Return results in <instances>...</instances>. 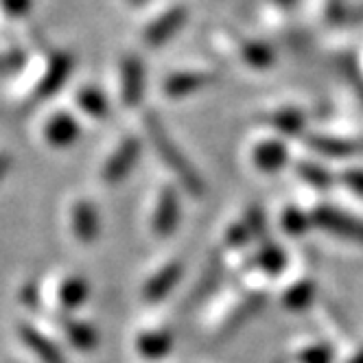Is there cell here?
<instances>
[{"mask_svg": "<svg viewBox=\"0 0 363 363\" xmlns=\"http://www.w3.org/2000/svg\"><path fill=\"white\" fill-rule=\"evenodd\" d=\"M313 298H315V284L311 280H300V282L291 284V287L284 291L282 304H284V308H289V311H304L306 306H311Z\"/></svg>", "mask_w": 363, "mask_h": 363, "instance_id": "18", "label": "cell"}, {"mask_svg": "<svg viewBox=\"0 0 363 363\" xmlns=\"http://www.w3.org/2000/svg\"><path fill=\"white\" fill-rule=\"evenodd\" d=\"M177 221H179V199L175 191L164 189L158 197V203H155L151 228L158 237H169L177 228Z\"/></svg>", "mask_w": 363, "mask_h": 363, "instance_id": "7", "label": "cell"}, {"mask_svg": "<svg viewBox=\"0 0 363 363\" xmlns=\"http://www.w3.org/2000/svg\"><path fill=\"white\" fill-rule=\"evenodd\" d=\"M342 182L344 184L359 197H363V169H348L344 175H342Z\"/></svg>", "mask_w": 363, "mask_h": 363, "instance_id": "28", "label": "cell"}, {"mask_svg": "<svg viewBox=\"0 0 363 363\" xmlns=\"http://www.w3.org/2000/svg\"><path fill=\"white\" fill-rule=\"evenodd\" d=\"M64 330H66L68 342L77 350H82V352H90L99 344V335H96V330L90 324H84V322H66L64 324Z\"/></svg>", "mask_w": 363, "mask_h": 363, "instance_id": "17", "label": "cell"}, {"mask_svg": "<svg viewBox=\"0 0 363 363\" xmlns=\"http://www.w3.org/2000/svg\"><path fill=\"white\" fill-rule=\"evenodd\" d=\"M252 160L258 171L263 173H276L287 162V147L280 140H265L258 143L252 151Z\"/></svg>", "mask_w": 363, "mask_h": 363, "instance_id": "12", "label": "cell"}, {"mask_svg": "<svg viewBox=\"0 0 363 363\" xmlns=\"http://www.w3.org/2000/svg\"><path fill=\"white\" fill-rule=\"evenodd\" d=\"M241 55L254 68H267L274 62V53L269 50V46H265L261 42H250V44H245L243 50H241Z\"/></svg>", "mask_w": 363, "mask_h": 363, "instance_id": "23", "label": "cell"}, {"mask_svg": "<svg viewBox=\"0 0 363 363\" xmlns=\"http://www.w3.org/2000/svg\"><path fill=\"white\" fill-rule=\"evenodd\" d=\"M44 138L53 147H68L79 138V125L68 114H55L44 127Z\"/></svg>", "mask_w": 363, "mask_h": 363, "instance_id": "13", "label": "cell"}, {"mask_svg": "<svg viewBox=\"0 0 363 363\" xmlns=\"http://www.w3.org/2000/svg\"><path fill=\"white\" fill-rule=\"evenodd\" d=\"M70 223L74 237L79 239L84 245H90L96 235H99V215L94 211V206L86 199L77 201L70 211Z\"/></svg>", "mask_w": 363, "mask_h": 363, "instance_id": "9", "label": "cell"}, {"mask_svg": "<svg viewBox=\"0 0 363 363\" xmlns=\"http://www.w3.org/2000/svg\"><path fill=\"white\" fill-rule=\"evenodd\" d=\"M300 363H333V350L328 346H308L298 354Z\"/></svg>", "mask_w": 363, "mask_h": 363, "instance_id": "26", "label": "cell"}, {"mask_svg": "<svg viewBox=\"0 0 363 363\" xmlns=\"http://www.w3.org/2000/svg\"><path fill=\"white\" fill-rule=\"evenodd\" d=\"M258 267H261L263 272L267 274H278L284 269V263H287V258H284V252L274 245V243H265L261 247V252H258Z\"/></svg>", "mask_w": 363, "mask_h": 363, "instance_id": "22", "label": "cell"}, {"mask_svg": "<svg viewBox=\"0 0 363 363\" xmlns=\"http://www.w3.org/2000/svg\"><path fill=\"white\" fill-rule=\"evenodd\" d=\"M129 3H132V5H143L145 0H129Z\"/></svg>", "mask_w": 363, "mask_h": 363, "instance_id": "32", "label": "cell"}, {"mask_svg": "<svg viewBox=\"0 0 363 363\" xmlns=\"http://www.w3.org/2000/svg\"><path fill=\"white\" fill-rule=\"evenodd\" d=\"M269 123L284 136H298L304 129V116L296 108H284L269 116Z\"/></svg>", "mask_w": 363, "mask_h": 363, "instance_id": "19", "label": "cell"}, {"mask_svg": "<svg viewBox=\"0 0 363 363\" xmlns=\"http://www.w3.org/2000/svg\"><path fill=\"white\" fill-rule=\"evenodd\" d=\"M298 173H300L302 179H306L308 184H313L318 189H326V186H330V182H333L330 173L324 167L313 164V162H302L298 167Z\"/></svg>", "mask_w": 363, "mask_h": 363, "instance_id": "24", "label": "cell"}, {"mask_svg": "<svg viewBox=\"0 0 363 363\" xmlns=\"http://www.w3.org/2000/svg\"><path fill=\"white\" fill-rule=\"evenodd\" d=\"M140 153V143L136 138H125L116 151L110 155V160L103 167L101 179H106L108 184H118L121 179H125L129 175V171L134 169L136 160Z\"/></svg>", "mask_w": 363, "mask_h": 363, "instance_id": "3", "label": "cell"}, {"mask_svg": "<svg viewBox=\"0 0 363 363\" xmlns=\"http://www.w3.org/2000/svg\"><path fill=\"white\" fill-rule=\"evenodd\" d=\"M31 7V0H3V9L9 16H20L24 11H29Z\"/></svg>", "mask_w": 363, "mask_h": 363, "instance_id": "29", "label": "cell"}, {"mask_svg": "<svg viewBox=\"0 0 363 363\" xmlns=\"http://www.w3.org/2000/svg\"><path fill=\"white\" fill-rule=\"evenodd\" d=\"M88 298V282L79 276H70L60 284L57 300L64 311H72Z\"/></svg>", "mask_w": 363, "mask_h": 363, "instance_id": "16", "label": "cell"}, {"mask_svg": "<svg viewBox=\"0 0 363 363\" xmlns=\"http://www.w3.org/2000/svg\"><path fill=\"white\" fill-rule=\"evenodd\" d=\"M179 278H182V263L179 261H171L158 274H153L149 278V282L145 284V289H143V298L147 302H160V300H164L171 294V289L179 282Z\"/></svg>", "mask_w": 363, "mask_h": 363, "instance_id": "10", "label": "cell"}, {"mask_svg": "<svg viewBox=\"0 0 363 363\" xmlns=\"http://www.w3.org/2000/svg\"><path fill=\"white\" fill-rule=\"evenodd\" d=\"M175 337L169 330H149L136 337V352L145 359H162L173 350Z\"/></svg>", "mask_w": 363, "mask_h": 363, "instance_id": "14", "label": "cell"}, {"mask_svg": "<svg viewBox=\"0 0 363 363\" xmlns=\"http://www.w3.org/2000/svg\"><path fill=\"white\" fill-rule=\"evenodd\" d=\"M145 90V66L138 57H127L121 68V96L125 106H136Z\"/></svg>", "mask_w": 363, "mask_h": 363, "instance_id": "5", "label": "cell"}, {"mask_svg": "<svg viewBox=\"0 0 363 363\" xmlns=\"http://www.w3.org/2000/svg\"><path fill=\"white\" fill-rule=\"evenodd\" d=\"M186 22V9L184 7H171L167 13H162L158 20H153L147 31H145V42L147 46H162L171 38L177 35V31L184 27Z\"/></svg>", "mask_w": 363, "mask_h": 363, "instance_id": "4", "label": "cell"}, {"mask_svg": "<svg viewBox=\"0 0 363 363\" xmlns=\"http://www.w3.org/2000/svg\"><path fill=\"white\" fill-rule=\"evenodd\" d=\"M250 237H252V230H250L247 223L243 221V223H237L235 228H230V230H228L225 241H228V245H232V247H241V245H245V243L250 241Z\"/></svg>", "mask_w": 363, "mask_h": 363, "instance_id": "27", "label": "cell"}, {"mask_svg": "<svg viewBox=\"0 0 363 363\" xmlns=\"http://www.w3.org/2000/svg\"><path fill=\"white\" fill-rule=\"evenodd\" d=\"M77 101H79V108L94 118H101L108 114L106 96H103L96 88H84L79 94H77Z\"/></svg>", "mask_w": 363, "mask_h": 363, "instance_id": "21", "label": "cell"}, {"mask_svg": "<svg viewBox=\"0 0 363 363\" xmlns=\"http://www.w3.org/2000/svg\"><path fill=\"white\" fill-rule=\"evenodd\" d=\"M265 294H252L250 298H245L232 313L228 315V320L221 326V333H235L241 324L250 322L256 313H261V308L265 306Z\"/></svg>", "mask_w": 363, "mask_h": 363, "instance_id": "15", "label": "cell"}, {"mask_svg": "<svg viewBox=\"0 0 363 363\" xmlns=\"http://www.w3.org/2000/svg\"><path fill=\"white\" fill-rule=\"evenodd\" d=\"M282 228L287 230L289 235L298 237V235H302V232L308 230V217L298 208H287L282 213Z\"/></svg>", "mask_w": 363, "mask_h": 363, "instance_id": "25", "label": "cell"}, {"mask_svg": "<svg viewBox=\"0 0 363 363\" xmlns=\"http://www.w3.org/2000/svg\"><path fill=\"white\" fill-rule=\"evenodd\" d=\"M9 167H11V160H9V155H0V179L5 177V173L9 171Z\"/></svg>", "mask_w": 363, "mask_h": 363, "instance_id": "30", "label": "cell"}, {"mask_svg": "<svg viewBox=\"0 0 363 363\" xmlns=\"http://www.w3.org/2000/svg\"><path fill=\"white\" fill-rule=\"evenodd\" d=\"M145 132L153 145V149L160 153L162 162L177 175V179L182 182V186H184L189 193L193 195H203V179L199 177V173L195 171V167L184 158V151H182L175 140L169 138L164 125L160 123L158 116L153 114H147L145 118Z\"/></svg>", "mask_w": 363, "mask_h": 363, "instance_id": "1", "label": "cell"}, {"mask_svg": "<svg viewBox=\"0 0 363 363\" xmlns=\"http://www.w3.org/2000/svg\"><path fill=\"white\" fill-rule=\"evenodd\" d=\"M311 221L335 237L363 245V221L333 208V206H320V208L313 213V217H311Z\"/></svg>", "mask_w": 363, "mask_h": 363, "instance_id": "2", "label": "cell"}, {"mask_svg": "<svg viewBox=\"0 0 363 363\" xmlns=\"http://www.w3.org/2000/svg\"><path fill=\"white\" fill-rule=\"evenodd\" d=\"M215 82V77L201 70H184V72H175L164 82V92L169 96H186L193 94L208 84Z\"/></svg>", "mask_w": 363, "mask_h": 363, "instance_id": "11", "label": "cell"}, {"mask_svg": "<svg viewBox=\"0 0 363 363\" xmlns=\"http://www.w3.org/2000/svg\"><path fill=\"white\" fill-rule=\"evenodd\" d=\"M18 335H20L22 344L27 346L42 363H66L62 350L53 342H50L46 335H42L35 326L20 324L18 326Z\"/></svg>", "mask_w": 363, "mask_h": 363, "instance_id": "6", "label": "cell"}, {"mask_svg": "<svg viewBox=\"0 0 363 363\" xmlns=\"http://www.w3.org/2000/svg\"><path fill=\"white\" fill-rule=\"evenodd\" d=\"M70 70H72V57L66 55V53L55 55L48 64L46 74L42 77L38 88H35L33 101H42V99H48L50 94H55L62 88V84L70 77Z\"/></svg>", "mask_w": 363, "mask_h": 363, "instance_id": "8", "label": "cell"}, {"mask_svg": "<svg viewBox=\"0 0 363 363\" xmlns=\"http://www.w3.org/2000/svg\"><path fill=\"white\" fill-rule=\"evenodd\" d=\"M348 363H363V350H359V352H357Z\"/></svg>", "mask_w": 363, "mask_h": 363, "instance_id": "31", "label": "cell"}, {"mask_svg": "<svg viewBox=\"0 0 363 363\" xmlns=\"http://www.w3.org/2000/svg\"><path fill=\"white\" fill-rule=\"evenodd\" d=\"M311 149L320 151L322 155H328V158H346L350 155L357 147L348 140L342 138H328V136H313L308 140Z\"/></svg>", "mask_w": 363, "mask_h": 363, "instance_id": "20", "label": "cell"}]
</instances>
